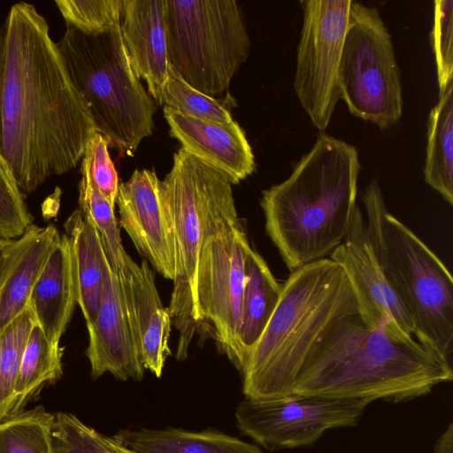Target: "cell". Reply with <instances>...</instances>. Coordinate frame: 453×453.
I'll list each match as a JSON object with an SVG mask.
<instances>
[{
	"instance_id": "d590c367",
	"label": "cell",
	"mask_w": 453,
	"mask_h": 453,
	"mask_svg": "<svg viewBox=\"0 0 453 453\" xmlns=\"http://www.w3.org/2000/svg\"><path fill=\"white\" fill-rule=\"evenodd\" d=\"M100 439L103 445L109 453H137L136 451L119 442L112 436H107L100 433Z\"/></svg>"
},
{
	"instance_id": "4fadbf2b",
	"label": "cell",
	"mask_w": 453,
	"mask_h": 453,
	"mask_svg": "<svg viewBox=\"0 0 453 453\" xmlns=\"http://www.w3.org/2000/svg\"><path fill=\"white\" fill-rule=\"evenodd\" d=\"M329 258L342 266L355 291L358 313L370 327L389 321L414 336L413 322L388 282L356 207L348 232Z\"/></svg>"
},
{
	"instance_id": "ac0fdd59",
	"label": "cell",
	"mask_w": 453,
	"mask_h": 453,
	"mask_svg": "<svg viewBox=\"0 0 453 453\" xmlns=\"http://www.w3.org/2000/svg\"><path fill=\"white\" fill-rule=\"evenodd\" d=\"M122 40L131 65L160 103L169 71L165 0H124Z\"/></svg>"
},
{
	"instance_id": "484cf974",
	"label": "cell",
	"mask_w": 453,
	"mask_h": 453,
	"mask_svg": "<svg viewBox=\"0 0 453 453\" xmlns=\"http://www.w3.org/2000/svg\"><path fill=\"white\" fill-rule=\"evenodd\" d=\"M81 179L79 184V208L98 231L107 258L119 275L129 256L121 242L119 222L113 207L93 184L88 168L81 162Z\"/></svg>"
},
{
	"instance_id": "d6986e66",
	"label": "cell",
	"mask_w": 453,
	"mask_h": 453,
	"mask_svg": "<svg viewBox=\"0 0 453 453\" xmlns=\"http://www.w3.org/2000/svg\"><path fill=\"white\" fill-rule=\"evenodd\" d=\"M59 238L55 226L32 224L12 240L0 273V330L27 309L32 290Z\"/></svg>"
},
{
	"instance_id": "7a4b0ae2",
	"label": "cell",
	"mask_w": 453,
	"mask_h": 453,
	"mask_svg": "<svg viewBox=\"0 0 453 453\" xmlns=\"http://www.w3.org/2000/svg\"><path fill=\"white\" fill-rule=\"evenodd\" d=\"M449 359L386 321L368 326L358 311L339 319L312 349L292 395L398 402L452 380Z\"/></svg>"
},
{
	"instance_id": "cb8c5ba5",
	"label": "cell",
	"mask_w": 453,
	"mask_h": 453,
	"mask_svg": "<svg viewBox=\"0 0 453 453\" xmlns=\"http://www.w3.org/2000/svg\"><path fill=\"white\" fill-rule=\"evenodd\" d=\"M426 182L453 204V82L439 95L427 121Z\"/></svg>"
},
{
	"instance_id": "30bf717a",
	"label": "cell",
	"mask_w": 453,
	"mask_h": 453,
	"mask_svg": "<svg viewBox=\"0 0 453 453\" xmlns=\"http://www.w3.org/2000/svg\"><path fill=\"white\" fill-rule=\"evenodd\" d=\"M350 113L380 129L403 114L400 69L391 35L374 7L352 1L337 73Z\"/></svg>"
},
{
	"instance_id": "4316f807",
	"label": "cell",
	"mask_w": 453,
	"mask_h": 453,
	"mask_svg": "<svg viewBox=\"0 0 453 453\" xmlns=\"http://www.w3.org/2000/svg\"><path fill=\"white\" fill-rule=\"evenodd\" d=\"M55 415L37 406L0 421V453H52Z\"/></svg>"
},
{
	"instance_id": "e0dca14e",
	"label": "cell",
	"mask_w": 453,
	"mask_h": 453,
	"mask_svg": "<svg viewBox=\"0 0 453 453\" xmlns=\"http://www.w3.org/2000/svg\"><path fill=\"white\" fill-rule=\"evenodd\" d=\"M164 116L181 147L237 184L252 174L255 157L237 122L220 124L184 115L167 106Z\"/></svg>"
},
{
	"instance_id": "5b68a950",
	"label": "cell",
	"mask_w": 453,
	"mask_h": 453,
	"mask_svg": "<svg viewBox=\"0 0 453 453\" xmlns=\"http://www.w3.org/2000/svg\"><path fill=\"white\" fill-rule=\"evenodd\" d=\"M372 250L414 326V337L450 361L453 279L441 259L387 211L377 180L363 193Z\"/></svg>"
},
{
	"instance_id": "7402d4cb",
	"label": "cell",
	"mask_w": 453,
	"mask_h": 453,
	"mask_svg": "<svg viewBox=\"0 0 453 453\" xmlns=\"http://www.w3.org/2000/svg\"><path fill=\"white\" fill-rule=\"evenodd\" d=\"M112 437L137 453H264L254 444L211 429H123Z\"/></svg>"
},
{
	"instance_id": "8992f818",
	"label": "cell",
	"mask_w": 453,
	"mask_h": 453,
	"mask_svg": "<svg viewBox=\"0 0 453 453\" xmlns=\"http://www.w3.org/2000/svg\"><path fill=\"white\" fill-rule=\"evenodd\" d=\"M57 45L96 131L134 153L152 134L155 106L131 65L120 27L97 35L66 27Z\"/></svg>"
},
{
	"instance_id": "9a60e30c",
	"label": "cell",
	"mask_w": 453,
	"mask_h": 453,
	"mask_svg": "<svg viewBox=\"0 0 453 453\" xmlns=\"http://www.w3.org/2000/svg\"><path fill=\"white\" fill-rule=\"evenodd\" d=\"M86 326L88 345L85 354L92 380L106 372L122 381L142 380L145 369L134 339L119 277L110 263L105 270L96 318Z\"/></svg>"
},
{
	"instance_id": "44dd1931",
	"label": "cell",
	"mask_w": 453,
	"mask_h": 453,
	"mask_svg": "<svg viewBox=\"0 0 453 453\" xmlns=\"http://www.w3.org/2000/svg\"><path fill=\"white\" fill-rule=\"evenodd\" d=\"M64 227L70 242L77 303L89 325L98 312L109 260L98 231L80 208Z\"/></svg>"
},
{
	"instance_id": "52a82bcc",
	"label": "cell",
	"mask_w": 453,
	"mask_h": 453,
	"mask_svg": "<svg viewBox=\"0 0 453 453\" xmlns=\"http://www.w3.org/2000/svg\"><path fill=\"white\" fill-rule=\"evenodd\" d=\"M159 189L174 239L175 278L168 311L180 332L176 358L182 361L196 333V279L204 229L214 209L233 196L232 183L180 147Z\"/></svg>"
},
{
	"instance_id": "83f0119b",
	"label": "cell",
	"mask_w": 453,
	"mask_h": 453,
	"mask_svg": "<svg viewBox=\"0 0 453 453\" xmlns=\"http://www.w3.org/2000/svg\"><path fill=\"white\" fill-rule=\"evenodd\" d=\"M35 323L28 306L0 330V421L10 415L23 352Z\"/></svg>"
},
{
	"instance_id": "1f68e13d",
	"label": "cell",
	"mask_w": 453,
	"mask_h": 453,
	"mask_svg": "<svg viewBox=\"0 0 453 453\" xmlns=\"http://www.w3.org/2000/svg\"><path fill=\"white\" fill-rule=\"evenodd\" d=\"M431 42L435 57L439 95L453 82V1L436 0Z\"/></svg>"
},
{
	"instance_id": "ffe728a7",
	"label": "cell",
	"mask_w": 453,
	"mask_h": 453,
	"mask_svg": "<svg viewBox=\"0 0 453 453\" xmlns=\"http://www.w3.org/2000/svg\"><path fill=\"white\" fill-rule=\"evenodd\" d=\"M77 303L70 242L60 235L32 290L29 304L45 335L59 342Z\"/></svg>"
},
{
	"instance_id": "6da1fadb",
	"label": "cell",
	"mask_w": 453,
	"mask_h": 453,
	"mask_svg": "<svg viewBox=\"0 0 453 453\" xmlns=\"http://www.w3.org/2000/svg\"><path fill=\"white\" fill-rule=\"evenodd\" d=\"M96 132L46 19L12 5L0 26V154L21 192L73 169Z\"/></svg>"
},
{
	"instance_id": "277c9868",
	"label": "cell",
	"mask_w": 453,
	"mask_h": 453,
	"mask_svg": "<svg viewBox=\"0 0 453 453\" xmlns=\"http://www.w3.org/2000/svg\"><path fill=\"white\" fill-rule=\"evenodd\" d=\"M358 311L352 285L341 265L322 258L292 271L241 374L249 398L292 395L309 354L342 318Z\"/></svg>"
},
{
	"instance_id": "9c48e42d",
	"label": "cell",
	"mask_w": 453,
	"mask_h": 453,
	"mask_svg": "<svg viewBox=\"0 0 453 453\" xmlns=\"http://www.w3.org/2000/svg\"><path fill=\"white\" fill-rule=\"evenodd\" d=\"M250 246L234 196H229L214 209L204 229L196 279V333L208 332L239 372L244 260Z\"/></svg>"
},
{
	"instance_id": "4dcf8cb0",
	"label": "cell",
	"mask_w": 453,
	"mask_h": 453,
	"mask_svg": "<svg viewBox=\"0 0 453 453\" xmlns=\"http://www.w3.org/2000/svg\"><path fill=\"white\" fill-rule=\"evenodd\" d=\"M33 224V217L12 171L0 154V239L19 238Z\"/></svg>"
},
{
	"instance_id": "f1b7e54d",
	"label": "cell",
	"mask_w": 453,
	"mask_h": 453,
	"mask_svg": "<svg viewBox=\"0 0 453 453\" xmlns=\"http://www.w3.org/2000/svg\"><path fill=\"white\" fill-rule=\"evenodd\" d=\"M159 104L205 121L227 124L234 120L223 104L194 88L170 67Z\"/></svg>"
},
{
	"instance_id": "836d02e7",
	"label": "cell",
	"mask_w": 453,
	"mask_h": 453,
	"mask_svg": "<svg viewBox=\"0 0 453 453\" xmlns=\"http://www.w3.org/2000/svg\"><path fill=\"white\" fill-rule=\"evenodd\" d=\"M108 146V141L96 132L87 144L81 162L87 166L95 187L115 207L119 183Z\"/></svg>"
},
{
	"instance_id": "d4e9b609",
	"label": "cell",
	"mask_w": 453,
	"mask_h": 453,
	"mask_svg": "<svg viewBox=\"0 0 453 453\" xmlns=\"http://www.w3.org/2000/svg\"><path fill=\"white\" fill-rule=\"evenodd\" d=\"M63 350L59 342L50 341L42 328L34 324L23 352L9 416L22 411L44 385L62 376Z\"/></svg>"
},
{
	"instance_id": "2e32d148",
	"label": "cell",
	"mask_w": 453,
	"mask_h": 453,
	"mask_svg": "<svg viewBox=\"0 0 453 453\" xmlns=\"http://www.w3.org/2000/svg\"><path fill=\"white\" fill-rule=\"evenodd\" d=\"M118 277L143 368L159 378L171 355L173 323L157 289L155 273L146 259L137 264L128 256Z\"/></svg>"
},
{
	"instance_id": "d6a6232c",
	"label": "cell",
	"mask_w": 453,
	"mask_h": 453,
	"mask_svg": "<svg viewBox=\"0 0 453 453\" xmlns=\"http://www.w3.org/2000/svg\"><path fill=\"white\" fill-rule=\"evenodd\" d=\"M52 430V453H109L100 433L75 415L58 412Z\"/></svg>"
},
{
	"instance_id": "5bb4252c",
	"label": "cell",
	"mask_w": 453,
	"mask_h": 453,
	"mask_svg": "<svg viewBox=\"0 0 453 453\" xmlns=\"http://www.w3.org/2000/svg\"><path fill=\"white\" fill-rule=\"evenodd\" d=\"M154 170L136 169L119 186V226L139 254L164 278H175V247L171 220Z\"/></svg>"
},
{
	"instance_id": "f546056e",
	"label": "cell",
	"mask_w": 453,
	"mask_h": 453,
	"mask_svg": "<svg viewBox=\"0 0 453 453\" xmlns=\"http://www.w3.org/2000/svg\"><path fill=\"white\" fill-rule=\"evenodd\" d=\"M66 27L97 35L120 27L124 0H57Z\"/></svg>"
},
{
	"instance_id": "603a6c76",
	"label": "cell",
	"mask_w": 453,
	"mask_h": 453,
	"mask_svg": "<svg viewBox=\"0 0 453 453\" xmlns=\"http://www.w3.org/2000/svg\"><path fill=\"white\" fill-rule=\"evenodd\" d=\"M245 281L238 340L242 369L246 357L267 326L280 298L282 284L273 276L261 255L250 246L246 251Z\"/></svg>"
},
{
	"instance_id": "7c38bea8",
	"label": "cell",
	"mask_w": 453,
	"mask_h": 453,
	"mask_svg": "<svg viewBox=\"0 0 453 453\" xmlns=\"http://www.w3.org/2000/svg\"><path fill=\"white\" fill-rule=\"evenodd\" d=\"M371 402L289 395L245 397L235 410L242 434L269 450L312 444L328 429L357 424Z\"/></svg>"
},
{
	"instance_id": "ba28073f",
	"label": "cell",
	"mask_w": 453,
	"mask_h": 453,
	"mask_svg": "<svg viewBox=\"0 0 453 453\" xmlns=\"http://www.w3.org/2000/svg\"><path fill=\"white\" fill-rule=\"evenodd\" d=\"M169 67L198 91L224 92L250 40L234 0H165Z\"/></svg>"
},
{
	"instance_id": "8fae6325",
	"label": "cell",
	"mask_w": 453,
	"mask_h": 453,
	"mask_svg": "<svg viewBox=\"0 0 453 453\" xmlns=\"http://www.w3.org/2000/svg\"><path fill=\"white\" fill-rule=\"evenodd\" d=\"M350 0H303L294 89L312 124L327 128L340 99L338 67Z\"/></svg>"
},
{
	"instance_id": "e575fe53",
	"label": "cell",
	"mask_w": 453,
	"mask_h": 453,
	"mask_svg": "<svg viewBox=\"0 0 453 453\" xmlns=\"http://www.w3.org/2000/svg\"><path fill=\"white\" fill-rule=\"evenodd\" d=\"M436 453H453V426L450 424L435 445Z\"/></svg>"
},
{
	"instance_id": "3957f363",
	"label": "cell",
	"mask_w": 453,
	"mask_h": 453,
	"mask_svg": "<svg viewBox=\"0 0 453 453\" xmlns=\"http://www.w3.org/2000/svg\"><path fill=\"white\" fill-rule=\"evenodd\" d=\"M360 170L355 146L321 134L287 180L262 192L266 234L290 272L342 242L357 206Z\"/></svg>"
},
{
	"instance_id": "8d00e7d4",
	"label": "cell",
	"mask_w": 453,
	"mask_h": 453,
	"mask_svg": "<svg viewBox=\"0 0 453 453\" xmlns=\"http://www.w3.org/2000/svg\"><path fill=\"white\" fill-rule=\"evenodd\" d=\"M11 242H12V240L0 239V273H1V269L3 266V262H4V256H5V252L7 250V248L9 247Z\"/></svg>"
}]
</instances>
